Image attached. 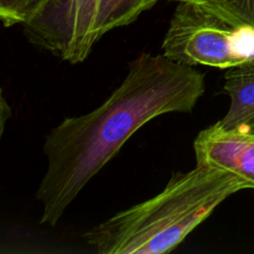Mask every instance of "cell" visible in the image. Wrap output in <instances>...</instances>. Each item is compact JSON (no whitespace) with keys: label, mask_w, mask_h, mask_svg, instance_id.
Segmentation results:
<instances>
[{"label":"cell","mask_w":254,"mask_h":254,"mask_svg":"<svg viewBox=\"0 0 254 254\" xmlns=\"http://www.w3.org/2000/svg\"><path fill=\"white\" fill-rule=\"evenodd\" d=\"M242 130H248V131H250V133H252L253 135H254V123L251 124V126L248 127L247 129H242Z\"/></svg>","instance_id":"obj_11"},{"label":"cell","mask_w":254,"mask_h":254,"mask_svg":"<svg viewBox=\"0 0 254 254\" xmlns=\"http://www.w3.org/2000/svg\"><path fill=\"white\" fill-rule=\"evenodd\" d=\"M248 184L223 169L196 164L174 174L154 197L116 213L83 235L99 254H161L178 247L198 225Z\"/></svg>","instance_id":"obj_2"},{"label":"cell","mask_w":254,"mask_h":254,"mask_svg":"<svg viewBox=\"0 0 254 254\" xmlns=\"http://www.w3.org/2000/svg\"><path fill=\"white\" fill-rule=\"evenodd\" d=\"M203 5L235 24L254 30V0H207Z\"/></svg>","instance_id":"obj_9"},{"label":"cell","mask_w":254,"mask_h":254,"mask_svg":"<svg viewBox=\"0 0 254 254\" xmlns=\"http://www.w3.org/2000/svg\"><path fill=\"white\" fill-rule=\"evenodd\" d=\"M160 0H101L97 15L99 39L111 30L127 26Z\"/></svg>","instance_id":"obj_7"},{"label":"cell","mask_w":254,"mask_h":254,"mask_svg":"<svg viewBox=\"0 0 254 254\" xmlns=\"http://www.w3.org/2000/svg\"><path fill=\"white\" fill-rule=\"evenodd\" d=\"M163 55L186 66L232 68L254 59V30L203 4L179 2L164 37Z\"/></svg>","instance_id":"obj_3"},{"label":"cell","mask_w":254,"mask_h":254,"mask_svg":"<svg viewBox=\"0 0 254 254\" xmlns=\"http://www.w3.org/2000/svg\"><path fill=\"white\" fill-rule=\"evenodd\" d=\"M205 88V77L192 66L164 55H139L104 103L83 116L64 118L46 135V171L36 192L41 223L56 226L135 131L156 117L192 112Z\"/></svg>","instance_id":"obj_1"},{"label":"cell","mask_w":254,"mask_h":254,"mask_svg":"<svg viewBox=\"0 0 254 254\" xmlns=\"http://www.w3.org/2000/svg\"><path fill=\"white\" fill-rule=\"evenodd\" d=\"M99 4L101 0H52L22 25L25 36L62 61L81 64L99 40L96 27Z\"/></svg>","instance_id":"obj_4"},{"label":"cell","mask_w":254,"mask_h":254,"mask_svg":"<svg viewBox=\"0 0 254 254\" xmlns=\"http://www.w3.org/2000/svg\"><path fill=\"white\" fill-rule=\"evenodd\" d=\"M225 92L230 109L217 123L226 129H247L254 123V59L227 69Z\"/></svg>","instance_id":"obj_6"},{"label":"cell","mask_w":254,"mask_h":254,"mask_svg":"<svg viewBox=\"0 0 254 254\" xmlns=\"http://www.w3.org/2000/svg\"><path fill=\"white\" fill-rule=\"evenodd\" d=\"M52 0H0V19L5 27L24 25Z\"/></svg>","instance_id":"obj_8"},{"label":"cell","mask_w":254,"mask_h":254,"mask_svg":"<svg viewBox=\"0 0 254 254\" xmlns=\"http://www.w3.org/2000/svg\"><path fill=\"white\" fill-rule=\"evenodd\" d=\"M161 1V0H160ZM166 1H176V2H196V4H203L207 0H166Z\"/></svg>","instance_id":"obj_10"},{"label":"cell","mask_w":254,"mask_h":254,"mask_svg":"<svg viewBox=\"0 0 254 254\" xmlns=\"http://www.w3.org/2000/svg\"><path fill=\"white\" fill-rule=\"evenodd\" d=\"M196 164L223 169L254 189V135L242 129H226L216 123L193 141Z\"/></svg>","instance_id":"obj_5"}]
</instances>
